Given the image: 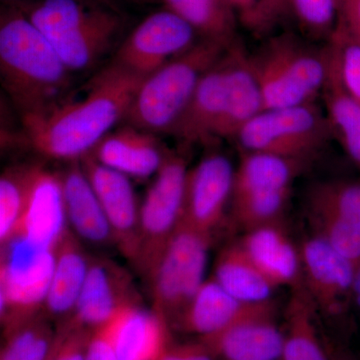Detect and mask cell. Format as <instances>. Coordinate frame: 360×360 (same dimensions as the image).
<instances>
[{"instance_id": "obj_1", "label": "cell", "mask_w": 360, "mask_h": 360, "mask_svg": "<svg viewBox=\"0 0 360 360\" xmlns=\"http://www.w3.org/2000/svg\"><path fill=\"white\" fill-rule=\"evenodd\" d=\"M141 80L110 63L84 89L70 91L45 112L23 122L28 143L49 160H82L124 122Z\"/></svg>"}, {"instance_id": "obj_2", "label": "cell", "mask_w": 360, "mask_h": 360, "mask_svg": "<svg viewBox=\"0 0 360 360\" xmlns=\"http://www.w3.org/2000/svg\"><path fill=\"white\" fill-rule=\"evenodd\" d=\"M0 75L23 122L68 96L73 73L20 8L1 14Z\"/></svg>"}, {"instance_id": "obj_3", "label": "cell", "mask_w": 360, "mask_h": 360, "mask_svg": "<svg viewBox=\"0 0 360 360\" xmlns=\"http://www.w3.org/2000/svg\"><path fill=\"white\" fill-rule=\"evenodd\" d=\"M20 9L72 73L96 66L123 26L122 14L92 0H39Z\"/></svg>"}, {"instance_id": "obj_4", "label": "cell", "mask_w": 360, "mask_h": 360, "mask_svg": "<svg viewBox=\"0 0 360 360\" xmlns=\"http://www.w3.org/2000/svg\"><path fill=\"white\" fill-rule=\"evenodd\" d=\"M231 45L200 39L193 47L142 78L124 123L155 134H172L203 75Z\"/></svg>"}, {"instance_id": "obj_5", "label": "cell", "mask_w": 360, "mask_h": 360, "mask_svg": "<svg viewBox=\"0 0 360 360\" xmlns=\"http://www.w3.org/2000/svg\"><path fill=\"white\" fill-rule=\"evenodd\" d=\"M264 110L314 103L328 79V49H319L292 34L270 37L250 54Z\"/></svg>"}, {"instance_id": "obj_6", "label": "cell", "mask_w": 360, "mask_h": 360, "mask_svg": "<svg viewBox=\"0 0 360 360\" xmlns=\"http://www.w3.org/2000/svg\"><path fill=\"white\" fill-rule=\"evenodd\" d=\"M331 135L326 113L314 103L262 110L236 141L245 153L304 161L324 148Z\"/></svg>"}, {"instance_id": "obj_7", "label": "cell", "mask_w": 360, "mask_h": 360, "mask_svg": "<svg viewBox=\"0 0 360 360\" xmlns=\"http://www.w3.org/2000/svg\"><path fill=\"white\" fill-rule=\"evenodd\" d=\"M54 265V250L18 238L1 243L0 322L7 333L44 311Z\"/></svg>"}, {"instance_id": "obj_8", "label": "cell", "mask_w": 360, "mask_h": 360, "mask_svg": "<svg viewBox=\"0 0 360 360\" xmlns=\"http://www.w3.org/2000/svg\"><path fill=\"white\" fill-rule=\"evenodd\" d=\"M212 236L180 221L148 279L153 309L169 326L205 283Z\"/></svg>"}, {"instance_id": "obj_9", "label": "cell", "mask_w": 360, "mask_h": 360, "mask_svg": "<svg viewBox=\"0 0 360 360\" xmlns=\"http://www.w3.org/2000/svg\"><path fill=\"white\" fill-rule=\"evenodd\" d=\"M187 172L184 155L169 150L141 201L139 250L132 266L146 281L181 220Z\"/></svg>"}, {"instance_id": "obj_10", "label": "cell", "mask_w": 360, "mask_h": 360, "mask_svg": "<svg viewBox=\"0 0 360 360\" xmlns=\"http://www.w3.org/2000/svg\"><path fill=\"white\" fill-rule=\"evenodd\" d=\"M201 39L186 21L168 9L146 16L120 42L111 63L144 78Z\"/></svg>"}, {"instance_id": "obj_11", "label": "cell", "mask_w": 360, "mask_h": 360, "mask_svg": "<svg viewBox=\"0 0 360 360\" xmlns=\"http://www.w3.org/2000/svg\"><path fill=\"white\" fill-rule=\"evenodd\" d=\"M141 304V293L129 270L110 258L90 257L84 288L70 321L96 329L123 309Z\"/></svg>"}, {"instance_id": "obj_12", "label": "cell", "mask_w": 360, "mask_h": 360, "mask_svg": "<svg viewBox=\"0 0 360 360\" xmlns=\"http://www.w3.org/2000/svg\"><path fill=\"white\" fill-rule=\"evenodd\" d=\"M233 177L231 160L219 153H210L188 169L180 221L212 238L231 202Z\"/></svg>"}, {"instance_id": "obj_13", "label": "cell", "mask_w": 360, "mask_h": 360, "mask_svg": "<svg viewBox=\"0 0 360 360\" xmlns=\"http://www.w3.org/2000/svg\"><path fill=\"white\" fill-rule=\"evenodd\" d=\"M276 312L274 300L257 302L222 330L200 340L217 359L281 360L284 333L277 326Z\"/></svg>"}, {"instance_id": "obj_14", "label": "cell", "mask_w": 360, "mask_h": 360, "mask_svg": "<svg viewBox=\"0 0 360 360\" xmlns=\"http://www.w3.org/2000/svg\"><path fill=\"white\" fill-rule=\"evenodd\" d=\"M80 161L112 231L116 248L134 265L139 243L141 205L131 179L87 155Z\"/></svg>"}, {"instance_id": "obj_15", "label": "cell", "mask_w": 360, "mask_h": 360, "mask_svg": "<svg viewBox=\"0 0 360 360\" xmlns=\"http://www.w3.org/2000/svg\"><path fill=\"white\" fill-rule=\"evenodd\" d=\"M68 224L60 174L37 165L25 210L7 239L18 238L37 248L54 250Z\"/></svg>"}, {"instance_id": "obj_16", "label": "cell", "mask_w": 360, "mask_h": 360, "mask_svg": "<svg viewBox=\"0 0 360 360\" xmlns=\"http://www.w3.org/2000/svg\"><path fill=\"white\" fill-rule=\"evenodd\" d=\"M300 253L303 284L315 307L330 316L340 314L352 293L354 264L317 236L304 241Z\"/></svg>"}, {"instance_id": "obj_17", "label": "cell", "mask_w": 360, "mask_h": 360, "mask_svg": "<svg viewBox=\"0 0 360 360\" xmlns=\"http://www.w3.org/2000/svg\"><path fill=\"white\" fill-rule=\"evenodd\" d=\"M227 51L201 77L184 115L172 130V134L186 146L217 141V132L226 106Z\"/></svg>"}, {"instance_id": "obj_18", "label": "cell", "mask_w": 360, "mask_h": 360, "mask_svg": "<svg viewBox=\"0 0 360 360\" xmlns=\"http://www.w3.org/2000/svg\"><path fill=\"white\" fill-rule=\"evenodd\" d=\"M168 153L158 134L124 123L106 135L89 155L129 179H146L158 174Z\"/></svg>"}, {"instance_id": "obj_19", "label": "cell", "mask_w": 360, "mask_h": 360, "mask_svg": "<svg viewBox=\"0 0 360 360\" xmlns=\"http://www.w3.org/2000/svg\"><path fill=\"white\" fill-rule=\"evenodd\" d=\"M105 326L117 360H155L172 342L165 316L142 304L123 309Z\"/></svg>"}, {"instance_id": "obj_20", "label": "cell", "mask_w": 360, "mask_h": 360, "mask_svg": "<svg viewBox=\"0 0 360 360\" xmlns=\"http://www.w3.org/2000/svg\"><path fill=\"white\" fill-rule=\"evenodd\" d=\"M89 260L82 239L68 227L54 248L53 271L44 309L51 321L60 324L72 316L86 279Z\"/></svg>"}, {"instance_id": "obj_21", "label": "cell", "mask_w": 360, "mask_h": 360, "mask_svg": "<svg viewBox=\"0 0 360 360\" xmlns=\"http://www.w3.org/2000/svg\"><path fill=\"white\" fill-rule=\"evenodd\" d=\"M60 175L66 217L71 231L82 240L92 245H115L110 222L80 161L68 162Z\"/></svg>"}, {"instance_id": "obj_22", "label": "cell", "mask_w": 360, "mask_h": 360, "mask_svg": "<svg viewBox=\"0 0 360 360\" xmlns=\"http://www.w3.org/2000/svg\"><path fill=\"white\" fill-rule=\"evenodd\" d=\"M229 86L224 118L217 141L236 139L239 131L264 110V98L251 66L250 53L238 41L227 51Z\"/></svg>"}, {"instance_id": "obj_23", "label": "cell", "mask_w": 360, "mask_h": 360, "mask_svg": "<svg viewBox=\"0 0 360 360\" xmlns=\"http://www.w3.org/2000/svg\"><path fill=\"white\" fill-rule=\"evenodd\" d=\"M255 303L236 300L212 277L202 283L170 328L205 338L248 314Z\"/></svg>"}, {"instance_id": "obj_24", "label": "cell", "mask_w": 360, "mask_h": 360, "mask_svg": "<svg viewBox=\"0 0 360 360\" xmlns=\"http://www.w3.org/2000/svg\"><path fill=\"white\" fill-rule=\"evenodd\" d=\"M239 245L253 264L276 286L291 288L302 283L300 253L277 224L246 232Z\"/></svg>"}, {"instance_id": "obj_25", "label": "cell", "mask_w": 360, "mask_h": 360, "mask_svg": "<svg viewBox=\"0 0 360 360\" xmlns=\"http://www.w3.org/2000/svg\"><path fill=\"white\" fill-rule=\"evenodd\" d=\"M316 310L303 281L292 288L286 309L281 360H331L328 347L319 338L317 330Z\"/></svg>"}, {"instance_id": "obj_26", "label": "cell", "mask_w": 360, "mask_h": 360, "mask_svg": "<svg viewBox=\"0 0 360 360\" xmlns=\"http://www.w3.org/2000/svg\"><path fill=\"white\" fill-rule=\"evenodd\" d=\"M213 278L229 295L243 302L271 300L278 286L265 276L238 243L227 246L215 262Z\"/></svg>"}, {"instance_id": "obj_27", "label": "cell", "mask_w": 360, "mask_h": 360, "mask_svg": "<svg viewBox=\"0 0 360 360\" xmlns=\"http://www.w3.org/2000/svg\"><path fill=\"white\" fill-rule=\"evenodd\" d=\"M165 8L176 14L201 39L225 45L236 41L238 18L225 0H161Z\"/></svg>"}, {"instance_id": "obj_28", "label": "cell", "mask_w": 360, "mask_h": 360, "mask_svg": "<svg viewBox=\"0 0 360 360\" xmlns=\"http://www.w3.org/2000/svg\"><path fill=\"white\" fill-rule=\"evenodd\" d=\"M302 167L303 161L243 151L238 167L234 169L232 194L291 188L293 180Z\"/></svg>"}, {"instance_id": "obj_29", "label": "cell", "mask_w": 360, "mask_h": 360, "mask_svg": "<svg viewBox=\"0 0 360 360\" xmlns=\"http://www.w3.org/2000/svg\"><path fill=\"white\" fill-rule=\"evenodd\" d=\"M321 94L333 135L349 158L360 165V103L348 94L330 63Z\"/></svg>"}, {"instance_id": "obj_30", "label": "cell", "mask_w": 360, "mask_h": 360, "mask_svg": "<svg viewBox=\"0 0 360 360\" xmlns=\"http://www.w3.org/2000/svg\"><path fill=\"white\" fill-rule=\"evenodd\" d=\"M44 311L4 333L0 360H49L58 328Z\"/></svg>"}, {"instance_id": "obj_31", "label": "cell", "mask_w": 360, "mask_h": 360, "mask_svg": "<svg viewBox=\"0 0 360 360\" xmlns=\"http://www.w3.org/2000/svg\"><path fill=\"white\" fill-rule=\"evenodd\" d=\"M290 188L264 189L232 194L231 205L234 221L246 232L277 224L290 200Z\"/></svg>"}, {"instance_id": "obj_32", "label": "cell", "mask_w": 360, "mask_h": 360, "mask_svg": "<svg viewBox=\"0 0 360 360\" xmlns=\"http://www.w3.org/2000/svg\"><path fill=\"white\" fill-rule=\"evenodd\" d=\"M37 165L6 168L0 177V243L6 240L20 221Z\"/></svg>"}, {"instance_id": "obj_33", "label": "cell", "mask_w": 360, "mask_h": 360, "mask_svg": "<svg viewBox=\"0 0 360 360\" xmlns=\"http://www.w3.org/2000/svg\"><path fill=\"white\" fill-rule=\"evenodd\" d=\"M317 236L356 266L360 264V229L328 208L307 200Z\"/></svg>"}, {"instance_id": "obj_34", "label": "cell", "mask_w": 360, "mask_h": 360, "mask_svg": "<svg viewBox=\"0 0 360 360\" xmlns=\"http://www.w3.org/2000/svg\"><path fill=\"white\" fill-rule=\"evenodd\" d=\"M329 63L348 94L360 103V44L336 25L329 37Z\"/></svg>"}, {"instance_id": "obj_35", "label": "cell", "mask_w": 360, "mask_h": 360, "mask_svg": "<svg viewBox=\"0 0 360 360\" xmlns=\"http://www.w3.org/2000/svg\"><path fill=\"white\" fill-rule=\"evenodd\" d=\"M309 200L328 208L360 229V184L321 182L310 189Z\"/></svg>"}, {"instance_id": "obj_36", "label": "cell", "mask_w": 360, "mask_h": 360, "mask_svg": "<svg viewBox=\"0 0 360 360\" xmlns=\"http://www.w3.org/2000/svg\"><path fill=\"white\" fill-rule=\"evenodd\" d=\"M290 13L307 34L328 37L335 32L340 0H288Z\"/></svg>"}, {"instance_id": "obj_37", "label": "cell", "mask_w": 360, "mask_h": 360, "mask_svg": "<svg viewBox=\"0 0 360 360\" xmlns=\"http://www.w3.org/2000/svg\"><path fill=\"white\" fill-rule=\"evenodd\" d=\"M238 21L255 34L264 35L279 22L269 0H225Z\"/></svg>"}, {"instance_id": "obj_38", "label": "cell", "mask_w": 360, "mask_h": 360, "mask_svg": "<svg viewBox=\"0 0 360 360\" xmlns=\"http://www.w3.org/2000/svg\"><path fill=\"white\" fill-rule=\"evenodd\" d=\"M60 340L54 360H86L94 329L75 326L70 321L59 324Z\"/></svg>"}, {"instance_id": "obj_39", "label": "cell", "mask_w": 360, "mask_h": 360, "mask_svg": "<svg viewBox=\"0 0 360 360\" xmlns=\"http://www.w3.org/2000/svg\"><path fill=\"white\" fill-rule=\"evenodd\" d=\"M210 347L198 338L191 342L179 343L174 345L170 342L169 345L155 360H215Z\"/></svg>"}, {"instance_id": "obj_40", "label": "cell", "mask_w": 360, "mask_h": 360, "mask_svg": "<svg viewBox=\"0 0 360 360\" xmlns=\"http://www.w3.org/2000/svg\"><path fill=\"white\" fill-rule=\"evenodd\" d=\"M86 360H117L110 331L105 324L92 331Z\"/></svg>"}, {"instance_id": "obj_41", "label": "cell", "mask_w": 360, "mask_h": 360, "mask_svg": "<svg viewBox=\"0 0 360 360\" xmlns=\"http://www.w3.org/2000/svg\"><path fill=\"white\" fill-rule=\"evenodd\" d=\"M336 25L360 44V0H340Z\"/></svg>"}, {"instance_id": "obj_42", "label": "cell", "mask_w": 360, "mask_h": 360, "mask_svg": "<svg viewBox=\"0 0 360 360\" xmlns=\"http://www.w3.org/2000/svg\"><path fill=\"white\" fill-rule=\"evenodd\" d=\"M352 295L360 309V264L355 266L354 281H352Z\"/></svg>"}, {"instance_id": "obj_43", "label": "cell", "mask_w": 360, "mask_h": 360, "mask_svg": "<svg viewBox=\"0 0 360 360\" xmlns=\"http://www.w3.org/2000/svg\"><path fill=\"white\" fill-rule=\"evenodd\" d=\"M329 354H330L331 360H349L348 357L343 356L342 354H340V352H335L333 354V349L328 347Z\"/></svg>"}, {"instance_id": "obj_44", "label": "cell", "mask_w": 360, "mask_h": 360, "mask_svg": "<svg viewBox=\"0 0 360 360\" xmlns=\"http://www.w3.org/2000/svg\"><path fill=\"white\" fill-rule=\"evenodd\" d=\"M60 335H61L60 329H59V328H58V340H56V345H54L53 350H52L51 356H49V360H54V356H56V349H58L59 340H60Z\"/></svg>"}, {"instance_id": "obj_45", "label": "cell", "mask_w": 360, "mask_h": 360, "mask_svg": "<svg viewBox=\"0 0 360 360\" xmlns=\"http://www.w3.org/2000/svg\"><path fill=\"white\" fill-rule=\"evenodd\" d=\"M134 1L148 2V1H153V0H134Z\"/></svg>"}, {"instance_id": "obj_46", "label": "cell", "mask_w": 360, "mask_h": 360, "mask_svg": "<svg viewBox=\"0 0 360 360\" xmlns=\"http://www.w3.org/2000/svg\"><path fill=\"white\" fill-rule=\"evenodd\" d=\"M6 1H16V0H6Z\"/></svg>"}]
</instances>
